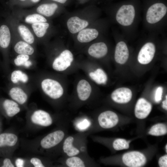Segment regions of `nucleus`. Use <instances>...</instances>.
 Wrapping results in <instances>:
<instances>
[{"label":"nucleus","mask_w":167,"mask_h":167,"mask_svg":"<svg viewBox=\"0 0 167 167\" xmlns=\"http://www.w3.org/2000/svg\"><path fill=\"white\" fill-rule=\"evenodd\" d=\"M89 135L88 133L78 132L73 134H68L62 145L64 156L88 154L87 137Z\"/></svg>","instance_id":"1"},{"label":"nucleus","mask_w":167,"mask_h":167,"mask_svg":"<svg viewBox=\"0 0 167 167\" xmlns=\"http://www.w3.org/2000/svg\"><path fill=\"white\" fill-rule=\"evenodd\" d=\"M0 14L21 39L35 46L37 42L32 29L28 25L20 21L11 14L9 11L5 9L0 13Z\"/></svg>","instance_id":"2"},{"label":"nucleus","mask_w":167,"mask_h":167,"mask_svg":"<svg viewBox=\"0 0 167 167\" xmlns=\"http://www.w3.org/2000/svg\"><path fill=\"white\" fill-rule=\"evenodd\" d=\"M11 45V32L8 23L4 19L0 23V51L3 57V65L7 70L9 62L10 49Z\"/></svg>","instance_id":"3"},{"label":"nucleus","mask_w":167,"mask_h":167,"mask_svg":"<svg viewBox=\"0 0 167 167\" xmlns=\"http://www.w3.org/2000/svg\"><path fill=\"white\" fill-rule=\"evenodd\" d=\"M11 14L21 22L28 25L48 22L46 18L29 10L15 7L9 11Z\"/></svg>","instance_id":"4"},{"label":"nucleus","mask_w":167,"mask_h":167,"mask_svg":"<svg viewBox=\"0 0 167 167\" xmlns=\"http://www.w3.org/2000/svg\"><path fill=\"white\" fill-rule=\"evenodd\" d=\"M67 126L62 129L54 131L45 136L41 142L42 148L49 149L53 148L62 143L68 134Z\"/></svg>","instance_id":"5"},{"label":"nucleus","mask_w":167,"mask_h":167,"mask_svg":"<svg viewBox=\"0 0 167 167\" xmlns=\"http://www.w3.org/2000/svg\"><path fill=\"white\" fill-rule=\"evenodd\" d=\"M92 119L93 127L94 125L97 124L101 128L105 129L113 128L117 125L119 122L117 114L111 110L103 111L100 113L96 118H92Z\"/></svg>","instance_id":"6"},{"label":"nucleus","mask_w":167,"mask_h":167,"mask_svg":"<svg viewBox=\"0 0 167 167\" xmlns=\"http://www.w3.org/2000/svg\"><path fill=\"white\" fill-rule=\"evenodd\" d=\"M62 161L63 165L66 167H89L96 165L93 159L88 153L64 156Z\"/></svg>","instance_id":"7"},{"label":"nucleus","mask_w":167,"mask_h":167,"mask_svg":"<svg viewBox=\"0 0 167 167\" xmlns=\"http://www.w3.org/2000/svg\"><path fill=\"white\" fill-rule=\"evenodd\" d=\"M41 86L43 92L52 99H58L63 95L62 87L55 80L50 79H45L41 82Z\"/></svg>","instance_id":"8"},{"label":"nucleus","mask_w":167,"mask_h":167,"mask_svg":"<svg viewBox=\"0 0 167 167\" xmlns=\"http://www.w3.org/2000/svg\"><path fill=\"white\" fill-rule=\"evenodd\" d=\"M10 28L11 32V45L15 52L17 54H26L30 56L33 55L35 52L34 47L23 40L11 27Z\"/></svg>","instance_id":"9"},{"label":"nucleus","mask_w":167,"mask_h":167,"mask_svg":"<svg viewBox=\"0 0 167 167\" xmlns=\"http://www.w3.org/2000/svg\"><path fill=\"white\" fill-rule=\"evenodd\" d=\"M39 3L29 9L32 12L37 13L45 17L53 16L59 9L61 4L57 2L41 0Z\"/></svg>","instance_id":"10"},{"label":"nucleus","mask_w":167,"mask_h":167,"mask_svg":"<svg viewBox=\"0 0 167 167\" xmlns=\"http://www.w3.org/2000/svg\"><path fill=\"white\" fill-rule=\"evenodd\" d=\"M135 15V11L131 5H124L122 6L117 11L116 19L121 25L128 26L133 22Z\"/></svg>","instance_id":"11"},{"label":"nucleus","mask_w":167,"mask_h":167,"mask_svg":"<svg viewBox=\"0 0 167 167\" xmlns=\"http://www.w3.org/2000/svg\"><path fill=\"white\" fill-rule=\"evenodd\" d=\"M167 8L163 3H157L151 6L148 9L146 15L147 22L155 24L160 20L165 15Z\"/></svg>","instance_id":"12"},{"label":"nucleus","mask_w":167,"mask_h":167,"mask_svg":"<svg viewBox=\"0 0 167 167\" xmlns=\"http://www.w3.org/2000/svg\"><path fill=\"white\" fill-rule=\"evenodd\" d=\"M122 160L123 163L129 167H140L144 165L147 161L145 156L137 151L128 152L123 155Z\"/></svg>","instance_id":"13"},{"label":"nucleus","mask_w":167,"mask_h":167,"mask_svg":"<svg viewBox=\"0 0 167 167\" xmlns=\"http://www.w3.org/2000/svg\"><path fill=\"white\" fill-rule=\"evenodd\" d=\"M73 59L72 53L69 50H65L54 59L53 68L57 71H64L71 65Z\"/></svg>","instance_id":"14"},{"label":"nucleus","mask_w":167,"mask_h":167,"mask_svg":"<svg viewBox=\"0 0 167 167\" xmlns=\"http://www.w3.org/2000/svg\"><path fill=\"white\" fill-rule=\"evenodd\" d=\"M72 122L74 127L78 132L86 133L91 135L93 124L92 118L83 116L75 118Z\"/></svg>","instance_id":"15"},{"label":"nucleus","mask_w":167,"mask_h":167,"mask_svg":"<svg viewBox=\"0 0 167 167\" xmlns=\"http://www.w3.org/2000/svg\"><path fill=\"white\" fill-rule=\"evenodd\" d=\"M156 48L152 42L145 44L140 49L138 56L139 62L142 64H147L152 60L155 53Z\"/></svg>","instance_id":"16"},{"label":"nucleus","mask_w":167,"mask_h":167,"mask_svg":"<svg viewBox=\"0 0 167 167\" xmlns=\"http://www.w3.org/2000/svg\"><path fill=\"white\" fill-rule=\"evenodd\" d=\"M152 109V105L150 103L143 98H140L138 100L135 105V116L139 119H144L148 116Z\"/></svg>","instance_id":"17"},{"label":"nucleus","mask_w":167,"mask_h":167,"mask_svg":"<svg viewBox=\"0 0 167 167\" xmlns=\"http://www.w3.org/2000/svg\"><path fill=\"white\" fill-rule=\"evenodd\" d=\"M132 92L127 88H120L114 91L111 94V98L115 102L119 104H125L129 102L131 99Z\"/></svg>","instance_id":"18"},{"label":"nucleus","mask_w":167,"mask_h":167,"mask_svg":"<svg viewBox=\"0 0 167 167\" xmlns=\"http://www.w3.org/2000/svg\"><path fill=\"white\" fill-rule=\"evenodd\" d=\"M32 122L34 123L44 126H48L52 124L53 119L50 114L42 110L35 111L31 117Z\"/></svg>","instance_id":"19"},{"label":"nucleus","mask_w":167,"mask_h":167,"mask_svg":"<svg viewBox=\"0 0 167 167\" xmlns=\"http://www.w3.org/2000/svg\"><path fill=\"white\" fill-rule=\"evenodd\" d=\"M32 29L37 43L44 41L50 28L48 22L38 23L28 25Z\"/></svg>","instance_id":"20"},{"label":"nucleus","mask_w":167,"mask_h":167,"mask_svg":"<svg viewBox=\"0 0 167 167\" xmlns=\"http://www.w3.org/2000/svg\"><path fill=\"white\" fill-rule=\"evenodd\" d=\"M88 24L89 23L87 20L77 16L70 18L67 22V28L70 32L73 34L79 32L86 28Z\"/></svg>","instance_id":"21"},{"label":"nucleus","mask_w":167,"mask_h":167,"mask_svg":"<svg viewBox=\"0 0 167 167\" xmlns=\"http://www.w3.org/2000/svg\"><path fill=\"white\" fill-rule=\"evenodd\" d=\"M129 56V52L127 46L125 42L121 41L116 45L114 54L116 62L120 64L125 63Z\"/></svg>","instance_id":"22"},{"label":"nucleus","mask_w":167,"mask_h":167,"mask_svg":"<svg viewBox=\"0 0 167 167\" xmlns=\"http://www.w3.org/2000/svg\"><path fill=\"white\" fill-rule=\"evenodd\" d=\"M77 95L79 100L85 101L90 97L92 88L89 83L85 79H82L78 82L77 86Z\"/></svg>","instance_id":"23"},{"label":"nucleus","mask_w":167,"mask_h":167,"mask_svg":"<svg viewBox=\"0 0 167 167\" xmlns=\"http://www.w3.org/2000/svg\"><path fill=\"white\" fill-rule=\"evenodd\" d=\"M108 52L106 45L103 42H99L92 45L88 50V54L91 56L100 58L105 56Z\"/></svg>","instance_id":"24"},{"label":"nucleus","mask_w":167,"mask_h":167,"mask_svg":"<svg viewBox=\"0 0 167 167\" xmlns=\"http://www.w3.org/2000/svg\"><path fill=\"white\" fill-rule=\"evenodd\" d=\"M0 104L1 107L9 117L13 116L20 111L18 104L12 100L5 99L1 101Z\"/></svg>","instance_id":"25"},{"label":"nucleus","mask_w":167,"mask_h":167,"mask_svg":"<svg viewBox=\"0 0 167 167\" xmlns=\"http://www.w3.org/2000/svg\"><path fill=\"white\" fill-rule=\"evenodd\" d=\"M99 32L94 28H84L79 31L77 36L78 41L81 43H87L96 39Z\"/></svg>","instance_id":"26"},{"label":"nucleus","mask_w":167,"mask_h":167,"mask_svg":"<svg viewBox=\"0 0 167 167\" xmlns=\"http://www.w3.org/2000/svg\"><path fill=\"white\" fill-rule=\"evenodd\" d=\"M11 97L20 104H24L27 101L28 96L22 88L17 87H13L9 91Z\"/></svg>","instance_id":"27"},{"label":"nucleus","mask_w":167,"mask_h":167,"mask_svg":"<svg viewBox=\"0 0 167 167\" xmlns=\"http://www.w3.org/2000/svg\"><path fill=\"white\" fill-rule=\"evenodd\" d=\"M18 139L17 136L12 133H4L0 134V149L13 146Z\"/></svg>","instance_id":"28"},{"label":"nucleus","mask_w":167,"mask_h":167,"mask_svg":"<svg viewBox=\"0 0 167 167\" xmlns=\"http://www.w3.org/2000/svg\"><path fill=\"white\" fill-rule=\"evenodd\" d=\"M89 75L92 79L98 84H105L107 81L106 74L100 68L97 69L93 72H90Z\"/></svg>","instance_id":"29"},{"label":"nucleus","mask_w":167,"mask_h":167,"mask_svg":"<svg viewBox=\"0 0 167 167\" xmlns=\"http://www.w3.org/2000/svg\"><path fill=\"white\" fill-rule=\"evenodd\" d=\"M10 79L11 82L14 84H16L19 82L26 83L28 81L29 77L26 74L21 71L16 70L12 72Z\"/></svg>","instance_id":"30"},{"label":"nucleus","mask_w":167,"mask_h":167,"mask_svg":"<svg viewBox=\"0 0 167 167\" xmlns=\"http://www.w3.org/2000/svg\"><path fill=\"white\" fill-rule=\"evenodd\" d=\"M167 133V128L166 125L163 123H158L152 126L148 134L152 136H161L166 134Z\"/></svg>","instance_id":"31"},{"label":"nucleus","mask_w":167,"mask_h":167,"mask_svg":"<svg viewBox=\"0 0 167 167\" xmlns=\"http://www.w3.org/2000/svg\"><path fill=\"white\" fill-rule=\"evenodd\" d=\"M112 145L114 149L119 151L129 148V142L122 138H117L113 141Z\"/></svg>","instance_id":"32"},{"label":"nucleus","mask_w":167,"mask_h":167,"mask_svg":"<svg viewBox=\"0 0 167 167\" xmlns=\"http://www.w3.org/2000/svg\"><path fill=\"white\" fill-rule=\"evenodd\" d=\"M31 56L24 54H18L14 60V62L17 66H24L27 61L30 59Z\"/></svg>","instance_id":"33"},{"label":"nucleus","mask_w":167,"mask_h":167,"mask_svg":"<svg viewBox=\"0 0 167 167\" xmlns=\"http://www.w3.org/2000/svg\"><path fill=\"white\" fill-rule=\"evenodd\" d=\"M26 0H8L6 2L5 9L11 11L15 7H17L20 4Z\"/></svg>","instance_id":"34"},{"label":"nucleus","mask_w":167,"mask_h":167,"mask_svg":"<svg viewBox=\"0 0 167 167\" xmlns=\"http://www.w3.org/2000/svg\"><path fill=\"white\" fill-rule=\"evenodd\" d=\"M41 0H26L20 4L17 8H23L34 6L39 3Z\"/></svg>","instance_id":"35"},{"label":"nucleus","mask_w":167,"mask_h":167,"mask_svg":"<svg viewBox=\"0 0 167 167\" xmlns=\"http://www.w3.org/2000/svg\"><path fill=\"white\" fill-rule=\"evenodd\" d=\"M163 88L161 87H158L155 92V100L156 103H159L161 100Z\"/></svg>","instance_id":"36"},{"label":"nucleus","mask_w":167,"mask_h":167,"mask_svg":"<svg viewBox=\"0 0 167 167\" xmlns=\"http://www.w3.org/2000/svg\"><path fill=\"white\" fill-rule=\"evenodd\" d=\"M158 165L160 167H167V155L165 154L161 157L158 160Z\"/></svg>","instance_id":"37"},{"label":"nucleus","mask_w":167,"mask_h":167,"mask_svg":"<svg viewBox=\"0 0 167 167\" xmlns=\"http://www.w3.org/2000/svg\"><path fill=\"white\" fill-rule=\"evenodd\" d=\"M30 162L35 167H44L41 160L36 158H33L30 160Z\"/></svg>","instance_id":"38"},{"label":"nucleus","mask_w":167,"mask_h":167,"mask_svg":"<svg viewBox=\"0 0 167 167\" xmlns=\"http://www.w3.org/2000/svg\"><path fill=\"white\" fill-rule=\"evenodd\" d=\"M2 167H14V166L11 162V160L8 158H5L3 161Z\"/></svg>","instance_id":"39"},{"label":"nucleus","mask_w":167,"mask_h":167,"mask_svg":"<svg viewBox=\"0 0 167 167\" xmlns=\"http://www.w3.org/2000/svg\"><path fill=\"white\" fill-rule=\"evenodd\" d=\"M24 161L22 159L18 158L15 161V164L17 167H22L24 165Z\"/></svg>","instance_id":"40"},{"label":"nucleus","mask_w":167,"mask_h":167,"mask_svg":"<svg viewBox=\"0 0 167 167\" xmlns=\"http://www.w3.org/2000/svg\"><path fill=\"white\" fill-rule=\"evenodd\" d=\"M49 0L58 3L61 5L66 4L67 2L69 0Z\"/></svg>","instance_id":"41"},{"label":"nucleus","mask_w":167,"mask_h":167,"mask_svg":"<svg viewBox=\"0 0 167 167\" xmlns=\"http://www.w3.org/2000/svg\"><path fill=\"white\" fill-rule=\"evenodd\" d=\"M32 65V62L30 59L26 62L24 65V66L26 68H28L30 67Z\"/></svg>","instance_id":"42"},{"label":"nucleus","mask_w":167,"mask_h":167,"mask_svg":"<svg viewBox=\"0 0 167 167\" xmlns=\"http://www.w3.org/2000/svg\"><path fill=\"white\" fill-rule=\"evenodd\" d=\"M162 107L165 110H167V98L165 100L162 101Z\"/></svg>","instance_id":"43"},{"label":"nucleus","mask_w":167,"mask_h":167,"mask_svg":"<svg viewBox=\"0 0 167 167\" xmlns=\"http://www.w3.org/2000/svg\"><path fill=\"white\" fill-rule=\"evenodd\" d=\"M0 2L5 7L6 3L5 0H0Z\"/></svg>","instance_id":"44"},{"label":"nucleus","mask_w":167,"mask_h":167,"mask_svg":"<svg viewBox=\"0 0 167 167\" xmlns=\"http://www.w3.org/2000/svg\"><path fill=\"white\" fill-rule=\"evenodd\" d=\"M167 144H166V145H165V150H166V152H167Z\"/></svg>","instance_id":"45"},{"label":"nucleus","mask_w":167,"mask_h":167,"mask_svg":"<svg viewBox=\"0 0 167 167\" xmlns=\"http://www.w3.org/2000/svg\"><path fill=\"white\" fill-rule=\"evenodd\" d=\"M1 61H0V65H1Z\"/></svg>","instance_id":"46"}]
</instances>
